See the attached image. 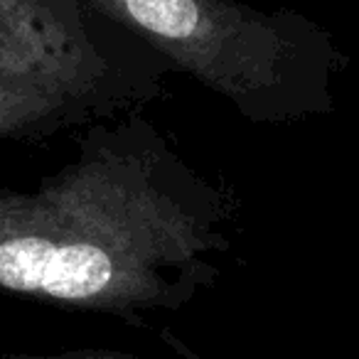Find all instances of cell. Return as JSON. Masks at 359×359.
Wrapping results in <instances>:
<instances>
[{"label": "cell", "instance_id": "6da1fadb", "mask_svg": "<svg viewBox=\"0 0 359 359\" xmlns=\"http://www.w3.org/2000/svg\"><path fill=\"white\" fill-rule=\"evenodd\" d=\"M224 222V197L153 123L94 126L40 190H0V290L143 325L222 273Z\"/></svg>", "mask_w": 359, "mask_h": 359}, {"label": "cell", "instance_id": "7a4b0ae2", "mask_svg": "<svg viewBox=\"0 0 359 359\" xmlns=\"http://www.w3.org/2000/svg\"><path fill=\"white\" fill-rule=\"evenodd\" d=\"M138 30L175 72H185L256 123H285L334 109L344 57L330 35L293 11L261 13L222 0H91Z\"/></svg>", "mask_w": 359, "mask_h": 359}, {"label": "cell", "instance_id": "3957f363", "mask_svg": "<svg viewBox=\"0 0 359 359\" xmlns=\"http://www.w3.org/2000/svg\"><path fill=\"white\" fill-rule=\"evenodd\" d=\"M172 72L91 0H0V81L37 86L96 118L153 101Z\"/></svg>", "mask_w": 359, "mask_h": 359}, {"label": "cell", "instance_id": "277c9868", "mask_svg": "<svg viewBox=\"0 0 359 359\" xmlns=\"http://www.w3.org/2000/svg\"><path fill=\"white\" fill-rule=\"evenodd\" d=\"M89 118L84 109L50 91L0 81V140L47 138Z\"/></svg>", "mask_w": 359, "mask_h": 359}, {"label": "cell", "instance_id": "5b68a950", "mask_svg": "<svg viewBox=\"0 0 359 359\" xmlns=\"http://www.w3.org/2000/svg\"><path fill=\"white\" fill-rule=\"evenodd\" d=\"M6 359H121V357H111V354L104 352H57V354L18 352V354H8Z\"/></svg>", "mask_w": 359, "mask_h": 359}]
</instances>
